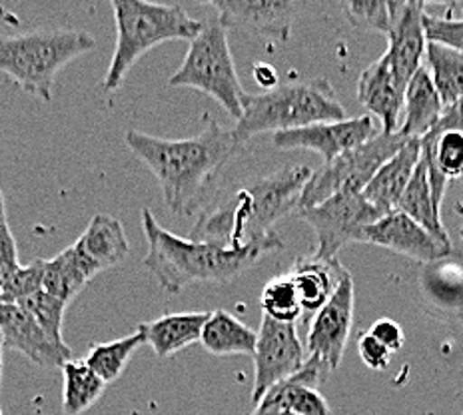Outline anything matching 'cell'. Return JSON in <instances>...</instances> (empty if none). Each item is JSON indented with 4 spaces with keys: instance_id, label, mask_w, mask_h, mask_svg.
<instances>
[{
    "instance_id": "obj_4",
    "label": "cell",
    "mask_w": 463,
    "mask_h": 415,
    "mask_svg": "<svg viewBox=\"0 0 463 415\" xmlns=\"http://www.w3.org/2000/svg\"><path fill=\"white\" fill-rule=\"evenodd\" d=\"M345 108L326 79L278 84L272 90L250 94L242 118L232 128L238 144L264 132H286L312 124L344 120Z\"/></svg>"
},
{
    "instance_id": "obj_28",
    "label": "cell",
    "mask_w": 463,
    "mask_h": 415,
    "mask_svg": "<svg viewBox=\"0 0 463 415\" xmlns=\"http://www.w3.org/2000/svg\"><path fill=\"white\" fill-rule=\"evenodd\" d=\"M62 411L80 415L102 398L106 382L96 375L86 362H66L62 365Z\"/></svg>"
},
{
    "instance_id": "obj_37",
    "label": "cell",
    "mask_w": 463,
    "mask_h": 415,
    "mask_svg": "<svg viewBox=\"0 0 463 415\" xmlns=\"http://www.w3.org/2000/svg\"><path fill=\"white\" fill-rule=\"evenodd\" d=\"M370 334H372L380 344H383L385 347H388V350H390L392 354L400 352L402 347H403V344H405V335H403L402 325H400L398 322L390 320V317H382V320L375 322V324L372 325Z\"/></svg>"
},
{
    "instance_id": "obj_20",
    "label": "cell",
    "mask_w": 463,
    "mask_h": 415,
    "mask_svg": "<svg viewBox=\"0 0 463 415\" xmlns=\"http://www.w3.org/2000/svg\"><path fill=\"white\" fill-rule=\"evenodd\" d=\"M421 158V144L420 140H410L405 146L392 156L383 166L378 170V174L372 178V182L362 194L365 200L373 204L383 214L398 210L400 200L403 196L405 188L410 186L413 172H416L418 164Z\"/></svg>"
},
{
    "instance_id": "obj_35",
    "label": "cell",
    "mask_w": 463,
    "mask_h": 415,
    "mask_svg": "<svg viewBox=\"0 0 463 415\" xmlns=\"http://www.w3.org/2000/svg\"><path fill=\"white\" fill-rule=\"evenodd\" d=\"M358 352H360L362 362L372 370H385L390 365L392 352L383 344L375 340V337L370 332H365V334L360 335Z\"/></svg>"
},
{
    "instance_id": "obj_9",
    "label": "cell",
    "mask_w": 463,
    "mask_h": 415,
    "mask_svg": "<svg viewBox=\"0 0 463 415\" xmlns=\"http://www.w3.org/2000/svg\"><path fill=\"white\" fill-rule=\"evenodd\" d=\"M298 216L316 231V256L334 259L347 244L364 242L365 228L385 214L370 204L362 192H342L314 208L300 210Z\"/></svg>"
},
{
    "instance_id": "obj_21",
    "label": "cell",
    "mask_w": 463,
    "mask_h": 415,
    "mask_svg": "<svg viewBox=\"0 0 463 415\" xmlns=\"http://www.w3.org/2000/svg\"><path fill=\"white\" fill-rule=\"evenodd\" d=\"M446 114L436 86L426 66L413 74L403 96V116L398 134L410 140H421L430 130L438 127V122Z\"/></svg>"
},
{
    "instance_id": "obj_10",
    "label": "cell",
    "mask_w": 463,
    "mask_h": 415,
    "mask_svg": "<svg viewBox=\"0 0 463 415\" xmlns=\"http://www.w3.org/2000/svg\"><path fill=\"white\" fill-rule=\"evenodd\" d=\"M307 350L298 335V324H282L272 317H262L254 350V388L252 403L304 370Z\"/></svg>"
},
{
    "instance_id": "obj_15",
    "label": "cell",
    "mask_w": 463,
    "mask_h": 415,
    "mask_svg": "<svg viewBox=\"0 0 463 415\" xmlns=\"http://www.w3.org/2000/svg\"><path fill=\"white\" fill-rule=\"evenodd\" d=\"M364 244L388 248L395 254L408 256L423 264L438 262L451 252V242L436 238L416 220L402 214L400 210L390 212L365 228Z\"/></svg>"
},
{
    "instance_id": "obj_5",
    "label": "cell",
    "mask_w": 463,
    "mask_h": 415,
    "mask_svg": "<svg viewBox=\"0 0 463 415\" xmlns=\"http://www.w3.org/2000/svg\"><path fill=\"white\" fill-rule=\"evenodd\" d=\"M116 21V51L104 76V90L114 92L127 80L132 66L150 48L168 41H194L204 23L182 6L112 0Z\"/></svg>"
},
{
    "instance_id": "obj_11",
    "label": "cell",
    "mask_w": 463,
    "mask_h": 415,
    "mask_svg": "<svg viewBox=\"0 0 463 415\" xmlns=\"http://www.w3.org/2000/svg\"><path fill=\"white\" fill-rule=\"evenodd\" d=\"M354 325V278L347 272L342 276L335 294L317 310L310 330H307L306 350L327 372L340 368L347 340Z\"/></svg>"
},
{
    "instance_id": "obj_36",
    "label": "cell",
    "mask_w": 463,
    "mask_h": 415,
    "mask_svg": "<svg viewBox=\"0 0 463 415\" xmlns=\"http://www.w3.org/2000/svg\"><path fill=\"white\" fill-rule=\"evenodd\" d=\"M0 268H3V272L8 278V286L14 279V276L21 272V262H18V250H16V240L13 236L11 228L8 224L0 226ZM8 292V288H6ZM5 300H6V294H5Z\"/></svg>"
},
{
    "instance_id": "obj_3",
    "label": "cell",
    "mask_w": 463,
    "mask_h": 415,
    "mask_svg": "<svg viewBox=\"0 0 463 415\" xmlns=\"http://www.w3.org/2000/svg\"><path fill=\"white\" fill-rule=\"evenodd\" d=\"M142 230L148 242L144 266L168 294H178L196 282L228 284L252 268L264 254L284 246L278 234L242 248H222L186 240L162 228L148 208L142 210Z\"/></svg>"
},
{
    "instance_id": "obj_24",
    "label": "cell",
    "mask_w": 463,
    "mask_h": 415,
    "mask_svg": "<svg viewBox=\"0 0 463 415\" xmlns=\"http://www.w3.org/2000/svg\"><path fill=\"white\" fill-rule=\"evenodd\" d=\"M258 332L230 312L210 314L200 344L212 355H254Z\"/></svg>"
},
{
    "instance_id": "obj_8",
    "label": "cell",
    "mask_w": 463,
    "mask_h": 415,
    "mask_svg": "<svg viewBox=\"0 0 463 415\" xmlns=\"http://www.w3.org/2000/svg\"><path fill=\"white\" fill-rule=\"evenodd\" d=\"M408 142L410 138H403L402 134L380 132L362 146L342 154L330 164H324L306 184L300 210L314 208L342 192H364L383 164Z\"/></svg>"
},
{
    "instance_id": "obj_40",
    "label": "cell",
    "mask_w": 463,
    "mask_h": 415,
    "mask_svg": "<svg viewBox=\"0 0 463 415\" xmlns=\"http://www.w3.org/2000/svg\"><path fill=\"white\" fill-rule=\"evenodd\" d=\"M6 224V210H5V194L0 190V226Z\"/></svg>"
},
{
    "instance_id": "obj_26",
    "label": "cell",
    "mask_w": 463,
    "mask_h": 415,
    "mask_svg": "<svg viewBox=\"0 0 463 415\" xmlns=\"http://www.w3.org/2000/svg\"><path fill=\"white\" fill-rule=\"evenodd\" d=\"M398 210L402 212V214L410 216L411 220H416L420 226L431 231L436 238L443 240V242H449V234L441 224L439 210H438L436 200H433V194H431V184H430L426 162H423L421 158H420L416 172H413L410 186L403 192Z\"/></svg>"
},
{
    "instance_id": "obj_43",
    "label": "cell",
    "mask_w": 463,
    "mask_h": 415,
    "mask_svg": "<svg viewBox=\"0 0 463 415\" xmlns=\"http://www.w3.org/2000/svg\"><path fill=\"white\" fill-rule=\"evenodd\" d=\"M0 415H3V410H0Z\"/></svg>"
},
{
    "instance_id": "obj_32",
    "label": "cell",
    "mask_w": 463,
    "mask_h": 415,
    "mask_svg": "<svg viewBox=\"0 0 463 415\" xmlns=\"http://www.w3.org/2000/svg\"><path fill=\"white\" fill-rule=\"evenodd\" d=\"M18 306L31 314L34 320L43 325V330L52 337V340L64 344L62 340V324H64V312H66V302L58 300V297L46 294L44 289L36 292L33 296L24 297V300L18 302Z\"/></svg>"
},
{
    "instance_id": "obj_29",
    "label": "cell",
    "mask_w": 463,
    "mask_h": 415,
    "mask_svg": "<svg viewBox=\"0 0 463 415\" xmlns=\"http://www.w3.org/2000/svg\"><path fill=\"white\" fill-rule=\"evenodd\" d=\"M144 344V335L137 330L134 334L120 337L109 344H96L86 355V365L106 383L116 382L127 370L134 352Z\"/></svg>"
},
{
    "instance_id": "obj_17",
    "label": "cell",
    "mask_w": 463,
    "mask_h": 415,
    "mask_svg": "<svg viewBox=\"0 0 463 415\" xmlns=\"http://www.w3.org/2000/svg\"><path fill=\"white\" fill-rule=\"evenodd\" d=\"M426 3L411 0L403 3L398 21L393 24V31L388 36V56L395 79L400 80L403 89H408L410 80L421 69V62L426 61L428 36L423 18H426Z\"/></svg>"
},
{
    "instance_id": "obj_34",
    "label": "cell",
    "mask_w": 463,
    "mask_h": 415,
    "mask_svg": "<svg viewBox=\"0 0 463 415\" xmlns=\"http://www.w3.org/2000/svg\"><path fill=\"white\" fill-rule=\"evenodd\" d=\"M43 276H44V259H36V262L23 266L21 272L14 276V279L8 286L5 304H18L24 297L33 296L43 289Z\"/></svg>"
},
{
    "instance_id": "obj_19",
    "label": "cell",
    "mask_w": 463,
    "mask_h": 415,
    "mask_svg": "<svg viewBox=\"0 0 463 415\" xmlns=\"http://www.w3.org/2000/svg\"><path fill=\"white\" fill-rule=\"evenodd\" d=\"M72 248L94 276L122 264L130 252L120 220L109 214H96Z\"/></svg>"
},
{
    "instance_id": "obj_27",
    "label": "cell",
    "mask_w": 463,
    "mask_h": 415,
    "mask_svg": "<svg viewBox=\"0 0 463 415\" xmlns=\"http://www.w3.org/2000/svg\"><path fill=\"white\" fill-rule=\"evenodd\" d=\"M426 69L446 110L463 102V56L453 48L428 42Z\"/></svg>"
},
{
    "instance_id": "obj_25",
    "label": "cell",
    "mask_w": 463,
    "mask_h": 415,
    "mask_svg": "<svg viewBox=\"0 0 463 415\" xmlns=\"http://www.w3.org/2000/svg\"><path fill=\"white\" fill-rule=\"evenodd\" d=\"M92 278L94 274L86 268L72 246L52 259H44L43 289L66 304H71Z\"/></svg>"
},
{
    "instance_id": "obj_42",
    "label": "cell",
    "mask_w": 463,
    "mask_h": 415,
    "mask_svg": "<svg viewBox=\"0 0 463 415\" xmlns=\"http://www.w3.org/2000/svg\"><path fill=\"white\" fill-rule=\"evenodd\" d=\"M278 415H298V413H294V411H288V410H284V411H279Z\"/></svg>"
},
{
    "instance_id": "obj_1",
    "label": "cell",
    "mask_w": 463,
    "mask_h": 415,
    "mask_svg": "<svg viewBox=\"0 0 463 415\" xmlns=\"http://www.w3.org/2000/svg\"><path fill=\"white\" fill-rule=\"evenodd\" d=\"M127 144L154 172L164 202L172 214L202 212L218 192V180L228 164L242 154L232 128L206 116L204 128L192 138L168 140L138 130L127 132Z\"/></svg>"
},
{
    "instance_id": "obj_30",
    "label": "cell",
    "mask_w": 463,
    "mask_h": 415,
    "mask_svg": "<svg viewBox=\"0 0 463 415\" xmlns=\"http://www.w3.org/2000/svg\"><path fill=\"white\" fill-rule=\"evenodd\" d=\"M403 3L393 0H365V3H345L342 5L344 14L358 31H373L390 36L393 24L398 21Z\"/></svg>"
},
{
    "instance_id": "obj_41",
    "label": "cell",
    "mask_w": 463,
    "mask_h": 415,
    "mask_svg": "<svg viewBox=\"0 0 463 415\" xmlns=\"http://www.w3.org/2000/svg\"><path fill=\"white\" fill-rule=\"evenodd\" d=\"M5 350V340H3V335H0V383H3V352Z\"/></svg>"
},
{
    "instance_id": "obj_33",
    "label": "cell",
    "mask_w": 463,
    "mask_h": 415,
    "mask_svg": "<svg viewBox=\"0 0 463 415\" xmlns=\"http://www.w3.org/2000/svg\"><path fill=\"white\" fill-rule=\"evenodd\" d=\"M428 42L446 44L463 56V18H439L426 14L423 18Z\"/></svg>"
},
{
    "instance_id": "obj_39",
    "label": "cell",
    "mask_w": 463,
    "mask_h": 415,
    "mask_svg": "<svg viewBox=\"0 0 463 415\" xmlns=\"http://www.w3.org/2000/svg\"><path fill=\"white\" fill-rule=\"evenodd\" d=\"M254 79H256L260 84H262L266 90H272L274 86H278V84H276L278 74H276V71L272 69V66H268V64L256 66V69H254Z\"/></svg>"
},
{
    "instance_id": "obj_6",
    "label": "cell",
    "mask_w": 463,
    "mask_h": 415,
    "mask_svg": "<svg viewBox=\"0 0 463 415\" xmlns=\"http://www.w3.org/2000/svg\"><path fill=\"white\" fill-rule=\"evenodd\" d=\"M94 48L96 41L89 33L72 28L0 36V72L11 76L26 94L51 102L56 74Z\"/></svg>"
},
{
    "instance_id": "obj_13",
    "label": "cell",
    "mask_w": 463,
    "mask_h": 415,
    "mask_svg": "<svg viewBox=\"0 0 463 415\" xmlns=\"http://www.w3.org/2000/svg\"><path fill=\"white\" fill-rule=\"evenodd\" d=\"M431 194L441 210L448 182L463 180V102L446 110L438 127L420 140Z\"/></svg>"
},
{
    "instance_id": "obj_2",
    "label": "cell",
    "mask_w": 463,
    "mask_h": 415,
    "mask_svg": "<svg viewBox=\"0 0 463 415\" xmlns=\"http://www.w3.org/2000/svg\"><path fill=\"white\" fill-rule=\"evenodd\" d=\"M307 166H284L242 186L216 192L202 208L190 240L222 248H242L276 236L274 224L300 210L304 188L312 178Z\"/></svg>"
},
{
    "instance_id": "obj_31",
    "label": "cell",
    "mask_w": 463,
    "mask_h": 415,
    "mask_svg": "<svg viewBox=\"0 0 463 415\" xmlns=\"http://www.w3.org/2000/svg\"><path fill=\"white\" fill-rule=\"evenodd\" d=\"M262 310L266 317L282 324H296L304 312L300 296L288 274L276 276L262 289Z\"/></svg>"
},
{
    "instance_id": "obj_38",
    "label": "cell",
    "mask_w": 463,
    "mask_h": 415,
    "mask_svg": "<svg viewBox=\"0 0 463 415\" xmlns=\"http://www.w3.org/2000/svg\"><path fill=\"white\" fill-rule=\"evenodd\" d=\"M279 411H284V408H282V391H279V383H278L254 405V411L250 415H278Z\"/></svg>"
},
{
    "instance_id": "obj_14",
    "label": "cell",
    "mask_w": 463,
    "mask_h": 415,
    "mask_svg": "<svg viewBox=\"0 0 463 415\" xmlns=\"http://www.w3.org/2000/svg\"><path fill=\"white\" fill-rule=\"evenodd\" d=\"M210 6L226 31L240 28L274 42L289 41L292 26L302 11V5L292 0H212Z\"/></svg>"
},
{
    "instance_id": "obj_23",
    "label": "cell",
    "mask_w": 463,
    "mask_h": 415,
    "mask_svg": "<svg viewBox=\"0 0 463 415\" xmlns=\"http://www.w3.org/2000/svg\"><path fill=\"white\" fill-rule=\"evenodd\" d=\"M208 317V312L166 314L154 322L140 324L138 332L144 335V344H148L158 358H168L200 342Z\"/></svg>"
},
{
    "instance_id": "obj_12",
    "label": "cell",
    "mask_w": 463,
    "mask_h": 415,
    "mask_svg": "<svg viewBox=\"0 0 463 415\" xmlns=\"http://www.w3.org/2000/svg\"><path fill=\"white\" fill-rule=\"evenodd\" d=\"M378 134L380 132L375 130L372 116L364 114L358 118L320 122L306 128L278 132L272 134V144L279 150H312L320 154L324 164H330L337 156L362 146Z\"/></svg>"
},
{
    "instance_id": "obj_22",
    "label": "cell",
    "mask_w": 463,
    "mask_h": 415,
    "mask_svg": "<svg viewBox=\"0 0 463 415\" xmlns=\"http://www.w3.org/2000/svg\"><path fill=\"white\" fill-rule=\"evenodd\" d=\"M345 269L347 268L337 258L324 259L310 254L298 258L288 276L292 278L304 310L317 312L335 294Z\"/></svg>"
},
{
    "instance_id": "obj_16",
    "label": "cell",
    "mask_w": 463,
    "mask_h": 415,
    "mask_svg": "<svg viewBox=\"0 0 463 415\" xmlns=\"http://www.w3.org/2000/svg\"><path fill=\"white\" fill-rule=\"evenodd\" d=\"M0 335L5 345L14 347L41 368H62L72 360L71 345L52 340L18 304H0Z\"/></svg>"
},
{
    "instance_id": "obj_7",
    "label": "cell",
    "mask_w": 463,
    "mask_h": 415,
    "mask_svg": "<svg viewBox=\"0 0 463 415\" xmlns=\"http://www.w3.org/2000/svg\"><path fill=\"white\" fill-rule=\"evenodd\" d=\"M168 84L204 92L212 96L232 118H242L250 94L240 82L234 56L230 51L228 31L218 23V18L204 23L198 36L190 41L184 61L170 76Z\"/></svg>"
},
{
    "instance_id": "obj_18",
    "label": "cell",
    "mask_w": 463,
    "mask_h": 415,
    "mask_svg": "<svg viewBox=\"0 0 463 415\" xmlns=\"http://www.w3.org/2000/svg\"><path fill=\"white\" fill-rule=\"evenodd\" d=\"M403 96L405 89L395 79L385 54L360 74L358 100L365 110L378 116L383 134H398L403 114Z\"/></svg>"
}]
</instances>
